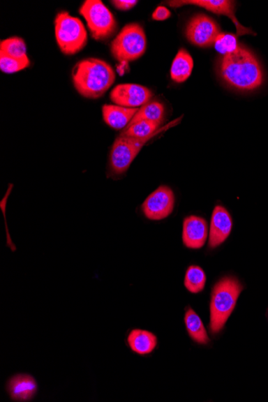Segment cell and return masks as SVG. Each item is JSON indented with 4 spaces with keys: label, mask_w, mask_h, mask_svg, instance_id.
I'll list each match as a JSON object with an SVG mask.
<instances>
[{
    "label": "cell",
    "mask_w": 268,
    "mask_h": 402,
    "mask_svg": "<svg viewBox=\"0 0 268 402\" xmlns=\"http://www.w3.org/2000/svg\"><path fill=\"white\" fill-rule=\"evenodd\" d=\"M112 5L119 10H128L135 7L137 3V0H114V1H111Z\"/></svg>",
    "instance_id": "d4e9b609"
},
{
    "label": "cell",
    "mask_w": 268,
    "mask_h": 402,
    "mask_svg": "<svg viewBox=\"0 0 268 402\" xmlns=\"http://www.w3.org/2000/svg\"><path fill=\"white\" fill-rule=\"evenodd\" d=\"M171 13L165 7L159 6L154 10L152 18L157 21H163L170 17Z\"/></svg>",
    "instance_id": "484cf974"
},
{
    "label": "cell",
    "mask_w": 268,
    "mask_h": 402,
    "mask_svg": "<svg viewBox=\"0 0 268 402\" xmlns=\"http://www.w3.org/2000/svg\"><path fill=\"white\" fill-rule=\"evenodd\" d=\"M164 106L158 101H150L141 107L134 115L130 125L140 121L162 122L164 117Z\"/></svg>",
    "instance_id": "ffe728a7"
},
{
    "label": "cell",
    "mask_w": 268,
    "mask_h": 402,
    "mask_svg": "<svg viewBox=\"0 0 268 402\" xmlns=\"http://www.w3.org/2000/svg\"><path fill=\"white\" fill-rule=\"evenodd\" d=\"M0 56H6L15 59L28 58L24 40L16 36L2 40L0 43Z\"/></svg>",
    "instance_id": "7402d4cb"
},
{
    "label": "cell",
    "mask_w": 268,
    "mask_h": 402,
    "mask_svg": "<svg viewBox=\"0 0 268 402\" xmlns=\"http://www.w3.org/2000/svg\"><path fill=\"white\" fill-rule=\"evenodd\" d=\"M170 7L179 8L184 5H195V6L203 8L209 12L214 14L227 16L237 28L238 36L253 35L255 32L239 23L237 15H235V2L229 0H179V1L168 2Z\"/></svg>",
    "instance_id": "ba28073f"
},
{
    "label": "cell",
    "mask_w": 268,
    "mask_h": 402,
    "mask_svg": "<svg viewBox=\"0 0 268 402\" xmlns=\"http://www.w3.org/2000/svg\"><path fill=\"white\" fill-rule=\"evenodd\" d=\"M55 35L59 47L66 55L77 54L87 45L88 34L82 20L67 12L57 14Z\"/></svg>",
    "instance_id": "277c9868"
},
{
    "label": "cell",
    "mask_w": 268,
    "mask_h": 402,
    "mask_svg": "<svg viewBox=\"0 0 268 402\" xmlns=\"http://www.w3.org/2000/svg\"><path fill=\"white\" fill-rule=\"evenodd\" d=\"M147 36L140 24H128L111 43V53L119 62L137 60L147 50Z\"/></svg>",
    "instance_id": "5b68a950"
},
{
    "label": "cell",
    "mask_w": 268,
    "mask_h": 402,
    "mask_svg": "<svg viewBox=\"0 0 268 402\" xmlns=\"http://www.w3.org/2000/svg\"><path fill=\"white\" fill-rule=\"evenodd\" d=\"M7 389L13 401H29L36 394L38 385L31 375L18 374L8 380Z\"/></svg>",
    "instance_id": "5bb4252c"
},
{
    "label": "cell",
    "mask_w": 268,
    "mask_h": 402,
    "mask_svg": "<svg viewBox=\"0 0 268 402\" xmlns=\"http://www.w3.org/2000/svg\"><path fill=\"white\" fill-rule=\"evenodd\" d=\"M137 111V109L117 105H105L103 108V119L107 125L115 130H121L130 125Z\"/></svg>",
    "instance_id": "e0dca14e"
},
{
    "label": "cell",
    "mask_w": 268,
    "mask_h": 402,
    "mask_svg": "<svg viewBox=\"0 0 268 402\" xmlns=\"http://www.w3.org/2000/svg\"><path fill=\"white\" fill-rule=\"evenodd\" d=\"M80 14L87 20L91 35L96 40L109 39L117 30L114 15L100 0H87L80 8Z\"/></svg>",
    "instance_id": "8992f818"
},
{
    "label": "cell",
    "mask_w": 268,
    "mask_h": 402,
    "mask_svg": "<svg viewBox=\"0 0 268 402\" xmlns=\"http://www.w3.org/2000/svg\"><path fill=\"white\" fill-rule=\"evenodd\" d=\"M194 61L190 53L181 48L177 53L170 68V77L177 83L185 82L191 77Z\"/></svg>",
    "instance_id": "ac0fdd59"
},
{
    "label": "cell",
    "mask_w": 268,
    "mask_h": 402,
    "mask_svg": "<svg viewBox=\"0 0 268 402\" xmlns=\"http://www.w3.org/2000/svg\"><path fill=\"white\" fill-rule=\"evenodd\" d=\"M184 321L187 332L193 341L203 345L210 343L204 325L194 309L191 308L186 309Z\"/></svg>",
    "instance_id": "d6986e66"
},
{
    "label": "cell",
    "mask_w": 268,
    "mask_h": 402,
    "mask_svg": "<svg viewBox=\"0 0 268 402\" xmlns=\"http://www.w3.org/2000/svg\"><path fill=\"white\" fill-rule=\"evenodd\" d=\"M214 48L221 54L226 56L239 47L237 37L233 34H221L214 42Z\"/></svg>",
    "instance_id": "603a6c76"
},
{
    "label": "cell",
    "mask_w": 268,
    "mask_h": 402,
    "mask_svg": "<svg viewBox=\"0 0 268 402\" xmlns=\"http://www.w3.org/2000/svg\"><path fill=\"white\" fill-rule=\"evenodd\" d=\"M181 119V117L169 123L168 125L162 128H160L161 125H162V122L149 121H137L133 123V124L128 125L121 133V135L133 138H144L154 135H158L159 133L168 131V128L178 125V123H179Z\"/></svg>",
    "instance_id": "9a60e30c"
},
{
    "label": "cell",
    "mask_w": 268,
    "mask_h": 402,
    "mask_svg": "<svg viewBox=\"0 0 268 402\" xmlns=\"http://www.w3.org/2000/svg\"><path fill=\"white\" fill-rule=\"evenodd\" d=\"M221 34V29L214 21L205 15H197L187 24V39L198 47H210Z\"/></svg>",
    "instance_id": "9c48e42d"
},
{
    "label": "cell",
    "mask_w": 268,
    "mask_h": 402,
    "mask_svg": "<svg viewBox=\"0 0 268 402\" xmlns=\"http://www.w3.org/2000/svg\"><path fill=\"white\" fill-rule=\"evenodd\" d=\"M127 342L131 350L141 356L150 355L158 345L156 335L142 329L132 330L128 335Z\"/></svg>",
    "instance_id": "2e32d148"
},
{
    "label": "cell",
    "mask_w": 268,
    "mask_h": 402,
    "mask_svg": "<svg viewBox=\"0 0 268 402\" xmlns=\"http://www.w3.org/2000/svg\"><path fill=\"white\" fill-rule=\"evenodd\" d=\"M72 77L74 87L80 95L98 99L114 84L116 75L108 63L100 59L88 58L75 66Z\"/></svg>",
    "instance_id": "7a4b0ae2"
},
{
    "label": "cell",
    "mask_w": 268,
    "mask_h": 402,
    "mask_svg": "<svg viewBox=\"0 0 268 402\" xmlns=\"http://www.w3.org/2000/svg\"><path fill=\"white\" fill-rule=\"evenodd\" d=\"M153 94L148 88L135 84L117 85L110 93V99L117 105L137 109L149 103Z\"/></svg>",
    "instance_id": "8fae6325"
},
{
    "label": "cell",
    "mask_w": 268,
    "mask_h": 402,
    "mask_svg": "<svg viewBox=\"0 0 268 402\" xmlns=\"http://www.w3.org/2000/svg\"><path fill=\"white\" fill-rule=\"evenodd\" d=\"M233 228L232 218L226 208L216 206L211 217L209 246L216 248L223 244L230 237Z\"/></svg>",
    "instance_id": "7c38bea8"
},
{
    "label": "cell",
    "mask_w": 268,
    "mask_h": 402,
    "mask_svg": "<svg viewBox=\"0 0 268 402\" xmlns=\"http://www.w3.org/2000/svg\"><path fill=\"white\" fill-rule=\"evenodd\" d=\"M174 202L173 191L168 186H160L144 200L142 211L150 221H163L173 212Z\"/></svg>",
    "instance_id": "30bf717a"
},
{
    "label": "cell",
    "mask_w": 268,
    "mask_h": 402,
    "mask_svg": "<svg viewBox=\"0 0 268 402\" xmlns=\"http://www.w3.org/2000/svg\"><path fill=\"white\" fill-rule=\"evenodd\" d=\"M207 282L206 273L202 268L193 265L186 272L184 285L191 293L198 294L203 291Z\"/></svg>",
    "instance_id": "44dd1931"
},
{
    "label": "cell",
    "mask_w": 268,
    "mask_h": 402,
    "mask_svg": "<svg viewBox=\"0 0 268 402\" xmlns=\"http://www.w3.org/2000/svg\"><path fill=\"white\" fill-rule=\"evenodd\" d=\"M208 226L204 218L191 216L185 218L182 241L187 248L200 249L206 244Z\"/></svg>",
    "instance_id": "4fadbf2b"
},
{
    "label": "cell",
    "mask_w": 268,
    "mask_h": 402,
    "mask_svg": "<svg viewBox=\"0 0 268 402\" xmlns=\"http://www.w3.org/2000/svg\"><path fill=\"white\" fill-rule=\"evenodd\" d=\"M243 290V284L234 276H225L214 285L210 304V330L212 334H218L223 330Z\"/></svg>",
    "instance_id": "3957f363"
},
{
    "label": "cell",
    "mask_w": 268,
    "mask_h": 402,
    "mask_svg": "<svg viewBox=\"0 0 268 402\" xmlns=\"http://www.w3.org/2000/svg\"><path fill=\"white\" fill-rule=\"evenodd\" d=\"M221 72L225 82L240 90L259 88L264 80L261 67L253 53L240 46L223 57Z\"/></svg>",
    "instance_id": "6da1fadb"
},
{
    "label": "cell",
    "mask_w": 268,
    "mask_h": 402,
    "mask_svg": "<svg viewBox=\"0 0 268 402\" xmlns=\"http://www.w3.org/2000/svg\"><path fill=\"white\" fill-rule=\"evenodd\" d=\"M30 66L29 57L15 59L6 56H0V69L5 73H15L23 70Z\"/></svg>",
    "instance_id": "cb8c5ba5"
},
{
    "label": "cell",
    "mask_w": 268,
    "mask_h": 402,
    "mask_svg": "<svg viewBox=\"0 0 268 402\" xmlns=\"http://www.w3.org/2000/svg\"><path fill=\"white\" fill-rule=\"evenodd\" d=\"M156 136L133 138L120 134L112 144L110 155V165L112 173L117 175L124 174L144 144Z\"/></svg>",
    "instance_id": "52a82bcc"
}]
</instances>
